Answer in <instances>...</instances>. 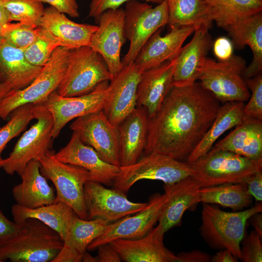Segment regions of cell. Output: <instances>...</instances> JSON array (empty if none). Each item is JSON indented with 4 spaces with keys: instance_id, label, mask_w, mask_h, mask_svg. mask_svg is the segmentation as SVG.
<instances>
[{
    "instance_id": "6da1fadb",
    "label": "cell",
    "mask_w": 262,
    "mask_h": 262,
    "mask_svg": "<svg viewBox=\"0 0 262 262\" xmlns=\"http://www.w3.org/2000/svg\"><path fill=\"white\" fill-rule=\"evenodd\" d=\"M220 107V101L199 82L173 85L158 110L148 119L143 155L153 153L187 160L209 129Z\"/></svg>"
},
{
    "instance_id": "7a4b0ae2",
    "label": "cell",
    "mask_w": 262,
    "mask_h": 262,
    "mask_svg": "<svg viewBox=\"0 0 262 262\" xmlns=\"http://www.w3.org/2000/svg\"><path fill=\"white\" fill-rule=\"evenodd\" d=\"M64 245L54 230L33 218L21 224L18 233L0 248V262H52Z\"/></svg>"
},
{
    "instance_id": "3957f363",
    "label": "cell",
    "mask_w": 262,
    "mask_h": 262,
    "mask_svg": "<svg viewBox=\"0 0 262 262\" xmlns=\"http://www.w3.org/2000/svg\"><path fill=\"white\" fill-rule=\"evenodd\" d=\"M262 212V202L246 210L233 212L203 203L200 234L212 249H227L241 260V243L246 222L252 215Z\"/></svg>"
},
{
    "instance_id": "277c9868",
    "label": "cell",
    "mask_w": 262,
    "mask_h": 262,
    "mask_svg": "<svg viewBox=\"0 0 262 262\" xmlns=\"http://www.w3.org/2000/svg\"><path fill=\"white\" fill-rule=\"evenodd\" d=\"M189 164L192 169L191 177L201 187L243 183L247 177L262 170V160H252L213 147L204 155Z\"/></svg>"
},
{
    "instance_id": "5b68a950",
    "label": "cell",
    "mask_w": 262,
    "mask_h": 262,
    "mask_svg": "<svg viewBox=\"0 0 262 262\" xmlns=\"http://www.w3.org/2000/svg\"><path fill=\"white\" fill-rule=\"evenodd\" d=\"M71 49L59 47L36 78L26 87L12 90L0 102V118L7 119L18 107L26 104H43L56 91L66 70Z\"/></svg>"
},
{
    "instance_id": "8992f818",
    "label": "cell",
    "mask_w": 262,
    "mask_h": 262,
    "mask_svg": "<svg viewBox=\"0 0 262 262\" xmlns=\"http://www.w3.org/2000/svg\"><path fill=\"white\" fill-rule=\"evenodd\" d=\"M245 60L232 55L229 59L216 62L206 57L201 66L198 79L201 86L220 101H247L250 92L243 76Z\"/></svg>"
},
{
    "instance_id": "52a82bcc",
    "label": "cell",
    "mask_w": 262,
    "mask_h": 262,
    "mask_svg": "<svg viewBox=\"0 0 262 262\" xmlns=\"http://www.w3.org/2000/svg\"><path fill=\"white\" fill-rule=\"evenodd\" d=\"M113 77L101 56L90 47L71 49L65 75L56 91L62 97L83 95Z\"/></svg>"
},
{
    "instance_id": "ba28073f",
    "label": "cell",
    "mask_w": 262,
    "mask_h": 262,
    "mask_svg": "<svg viewBox=\"0 0 262 262\" xmlns=\"http://www.w3.org/2000/svg\"><path fill=\"white\" fill-rule=\"evenodd\" d=\"M54 153L49 150L38 160L42 174L54 185L55 202L66 204L80 218L87 219L83 192L85 183L91 180L90 174L82 167L59 161Z\"/></svg>"
},
{
    "instance_id": "9c48e42d",
    "label": "cell",
    "mask_w": 262,
    "mask_h": 262,
    "mask_svg": "<svg viewBox=\"0 0 262 262\" xmlns=\"http://www.w3.org/2000/svg\"><path fill=\"white\" fill-rule=\"evenodd\" d=\"M36 122L19 138L9 156L3 159L2 167L7 174H21L27 164L50 150L53 120L43 104L33 105Z\"/></svg>"
},
{
    "instance_id": "30bf717a",
    "label": "cell",
    "mask_w": 262,
    "mask_h": 262,
    "mask_svg": "<svg viewBox=\"0 0 262 262\" xmlns=\"http://www.w3.org/2000/svg\"><path fill=\"white\" fill-rule=\"evenodd\" d=\"M192 175V168L187 162L152 153L142 156L131 165L120 166V172L113 184L114 188L126 192L141 180H156L172 184Z\"/></svg>"
},
{
    "instance_id": "8fae6325",
    "label": "cell",
    "mask_w": 262,
    "mask_h": 262,
    "mask_svg": "<svg viewBox=\"0 0 262 262\" xmlns=\"http://www.w3.org/2000/svg\"><path fill=\"white\" fill-rule=\"evenodd\" d=\"M140 1L131 0L125 6L124 34L130 41V46L122 61L124 65L133 62L147 40L158 30L168 24V7L165 0L155 7Z\"/></svg>"
},
{
    "instance_id": "7c38bea8",
    "label": "cell",
    "mask_w": 262,
    "mask_h": 262,
    "mask_svg": "<svg viewBox=\"0 0 262 262\" xmlns=\"http://www.w3.org/2000/svg\"><path fill=\"white\" fill-rule=\"evenodd\" d=\"M109 81L98 84L86 94L66 97L53 92L43 103L53 120L52 138H56L62 129L71 120L103 110L109 98Z\"/></svg>"
},
{
    "instance_id": "4fadbf2b",
    "label": "cell",
    "mask_w": 262,
    "mask_h": 262,
    "mask_svg": "<svg viewBox=\"0 0 262 262\" xmlns=\"http://www.w3.org/2000/svg\"><path fill=\"white\" fill-rule=\"evenodd\" d=\"M83 195L87 220L101 219L114 222L140 211L148 204L130 201L124 192L107 188L93 180L85 183Z\"/></svg>"
},
{
    "instance_id": "5bb4252c",
    "label": "cell",
    "mask_w": 262,
    "mask_h": 262,
    "mask_svg": "<svg viewBox=\"0 0 262 262\" xmlns=\"http://www.w3.org/2000/svg\"><path fill=\"white\" fill-rule=\"evenodd\" d=\"M70 128L107 163L120 167L118 131L103 110L76 118Z\"/></svg>"
},
{
    "instance_id": "9a60e30c",
    "label": "cell",
    "mask_w": 262,
    "mask_h": 262,
    "mask_svg": "<svg viewBox=\"0 0 262 262\" xmlns=\"http://www.w3.org/2000/svg\"><path fill=\"white\" fill-rule=\"evenodd\" d=\"M168 199L165 193L152 195L147 206L133 216H127L109 224L104 232L87 246L94 250L100 246L118 239H136L146 235L158 221Z\"/></svg>"
},
{
    "instance_id": "2e32d148",
    "label": "cell",
    "mask_w": 262,
    "mask_h": 262,
    "mask_svg": "<svg viewBox=\"0 0 262 262\" xmlns=\"http://www.w3.org/2000/svg\"><path fill=\"white\" fill-rule=\"evenodd\" d=\"M124 18L125 11L121 8L103 12L97 19L98 25L89 45L101 56L113 76L119 72L124 66L120 53L126 39Z\"/></svg>"
},
{
    "instance_id": "e0dca14e",
    "label": "cell",
    "mask_w": 262,
    "mask_h": 262,
    "mask_svg": "<svg viewBox=\"0 0 262 262\" xmlns=\"http://www.w3.org/2000/svg\"><path fill=\"white\" fill-rule=\"evenodd\" d=\"M142 72L133 62L124 65L110 81L109 98L103 111L113 125L117 126L136 107L137 90Z\"/></svg>"
},
{
    "instance_id": "ac0fdd59",
    "label": "cell",
    "mask_w": 262,
    "mask_h": 262,
    "mask_svg": "<svg viewBox=\"0 0 262 262\" xmlns=\"http://www.w3.org/2000/svg\"><path fill=\"white\" fill-rule=\"evenodd\" d=\"M54 156L59 161L82 167L87 170L90 180L110 185L120 172V167L103 160L91 147L84 144L78 134L73 131L66 146Z\"/></svg>"
},
{
    "instance_id": "d6986e66",
    "label": "cell",
    "mask_w": 262,
    "mask_h": 262,
    "mask_svg": "<svg viewBox=\"0 0 262 262\" xmlns=\"http://www.w3.org/2000/svg\"><path fill=\"white\" fill-rule=\"evenodd\" d=\"M165 233L159 225L136 239H118L109 244L126 262H179V258L164 244Z\"/></svg>"
},
{
    "instance_id": "ffe728a7",
    "label": "cell",
    "mask_w": 262,
    "mask_h": 262,
    "mask_svg": "<svg viewBox=\"0 0 262 262\" xmlns=\"http://www.w3.org/2000/svg\"><path fill=\"white\" fill-rule=\"evenodd\" d=\"M170 28L164 36L161 35V29L158 30L141 48L134 62L143 72L176 58L185 40L195 30L192 26Z\"/></svg>"
},
{
    "instance_id": "44dd1931",
    "label": "cell",
    "mask_w": 262,
    "mask_h": 262,
    "mask_svg": "<svg viewBox=\"0 0 262 262\" xmlns=\"http://www.w3.org/2000/svg\"><path fill=\"white\" fill-rule=\"evenodd\" d=\"M209 30L206 26L195 29L191 40L180 49L176 57L174 85H191L197 80L200 68L213 43Z\"/></svg>"
},
{
    "instance_id": "7402d4cb",
    "label": "cell",
    "mask_w": 262,
    "mask_h": 262,
    "mask_svg": "<svg viewBox=\"0 0 262 262\" xmlns=\"http://www.w3.org/2000/svg\"><path fill=\"white\" fill-rule=\"evenodd\" d=\"M176 57L142 73L137 90L136 107L144 108L148 118L158 110L173 86Z\"/></svg>"
},
{
    "instance_id": "603a6c76",
    "label": "cell",
    "mask_w": 262,
    "mask_h": 262,
    "mask_svg": "<svg viewBox=\"0 0 262 262\" xmlns=\"http://www.w3.org/2000/svg\"><path fill=\"white\" fill-rule=\"evenodd\" d=\"M148 115L136 107L117 126L120 166L131 165L142 156L146 146Z\"/></svg>"
},
{
    "instance_id": "cb8c5ba5",
    "label": "cell",
    "mask_w": 262,
    "mask_h": 262,
    "mask_svg": "<svg viewBox=\"0 0 262 262\" xmlns=\"http://www.w3.org/2000/svg\"><path fill=\"white\" fill-rule=\"evenodd\" d=\"M201 187L191 177L172 184H164L168 199L159 217L158 225L164 233L179 226L185 212L199 203Z\"/></svg>"
},
{
    "instance_id": "d4e9b609",
    "label": "cell",
    "mask_w": 262,
    "mask_h": 262,
    "mask_svg": "<svg viewBox=\"0 0 262 262\" xmlns=\"http://www.w3.org/2000/svg\"><path fill=\"white\" fill-rule=\"evenodd\" d=\"M21 182L12 189L16 204L29 209L36 208L55 201V189L42 174L37 160L31 161L20 175Z\"/></svg>"
},
{
    "instance_id": "484cf974",
    "label": "cell",
    "mask_w": 262,
    "mask_h": 262,
    "mask_svg": "<svg viewBox=\"0 0 262 262\" xmlns=\"http://www.w3.org/2000/svg\"><path fill=\"white\" fill-rule=\"evenodd\" d=\"M39 27L49 32L60 47L69 49L89 46L98 25L73 22L51 6L45 9Z\"/></svg>"
},
{
    "instance_id": "4316f807",
    "label": "cell",
    "mask_w": 262,
    "mask_h": 262,
    "mask_svg": "<svg viewBox=\"0 0 262 262\" xmlns=\"http://www.w3.org/2000/svg\"><path fill=\"white\" fill-rule=\"evenodd\" d=\"M234 48L243 49L248 46L253 59L244 70L246 80L262 73V12L248 17L230 26L226 30Z\"/></svg>"
},
{
    "instance_id": "83f0119b",
    "label": "cell",
    "mask_w": 262,
    "mask_h": 262,
    "mask_svg": "<svg viewBox=\"0 0 262 262\" xmlns=\"http://www.w3.org/2000/svg\"><path fill=\"white\" fill-rule=\"evenodd\" d=\"M213 147L262 160V120L243 116L242 122Z\"/></svg>"
},
{
    "instance_id": "f1b7e54d",
    "label": "cell",
    "mask_w": 262,
    "mask_h": 262,
    "mask_svg": "<svg viewBox=\"0 0 262 262\" xmlns=\"http://www.w3.org/2000/svg\"><path fill=\"white\" fill-rule=\"evenodd\" d=\"M41 68L29 63L23 49L4 40L0 47V82L8 84L12 90L21 89L36 78Z\"/></svg>"
},
{
    "instance_id": "f546056e",
    "label": "cell",
    "mask_w": 262,
    "mask_h": 262,
    "mask_svg": "<svg viewBox=\"0 0 262 262\" xmlns=\"http://www.w3.org/2000/svg\"><path fill=\"white\" fill-rule=\"evenodd\" d=\"M11 213L13 221L18 225L29 218L40 221L56 231L63 241L73 219L77 215L71 208L62 202L34 209L25 208L16 203L12 206Z\"/></svg>"
},
{
    "instance_id": "4dcf8cb0",
    "label": "cell",
    "mask_w": 262,
    "mask_h": 262,
    "mask_svg": "<svg viewBox=\"0 0 262 262\" xmlns=\"http://www.w3.org/2000/svg\"><path fill=\"white\" fill-rule=\"evenodd\" d=\"M244 106L242 101L227 102L220 106L213 123L189 155L186 162L192 163L204 155L223 133L240 123L243 118Z\"/></svg>"
},
{
    "instance_id": "1f68e13d",
    "label": "cell",
    "mask_w": 262,
    "mask_h": 262,
    "mask_svg": "<svg viewBox=\"0 0 262 262\" xmlns=\"http://www.w3.org/2000/svg\"><path fill=\"white\" fill-rule=\"evenodd\" d=\"M208 15L216 25L229 26L262 12V0H205Z\"/></svg>"
},
{
    "instance_id": "d6a6232c",
    "label": "cell",
    "mask_w": 262,
    "mask_h": 262,
    "mask_svg": "<svg viewBox=\"0 0 262 262\" xmlns=\"http://www.w3.org/2000/svg\"><path fill=\"white\" fill-rule=\"evenodd\" d=\"M252 198L244 183H225L201 187L198 202L219 204L236 212L249 207Z\"/></svg>"
},
{
    "instance_id": "836d02e7",
    "label": "cell",
    "mask_w": 262,
    "mask_h": 262,
    "mask_svg": "<svg viewBox=\"0 0 262 262\" xmlns=\"http://www.w3.org/2000/svg\"><path fill=\"white\" fill-rule=\"evenodd\" d=\"M168 7V24L170 28L201 26L210 29L213 21L207 10L205 0H165Z\"/></svg>"
},
{
    "instance_id": "e575fe53",
    "label": "cell",
    "mask_w": 262,
    "mask_h": 262,
    "mask_svg": "<svg viewBox=\"0 0 262 262\" xmlns=\"http://www.w3.org/2000/svg\"><path fill=\"white\" fill-rule=\"evenodd\" d=\"M110 222L101 219H83L76 216L64 240V244L83 254L88 245L100 236Z\"/></svg>"
},
{
    "instance_id": "d590c367",
    "label": "cell",
    "mask_w": 262,
    "mask_h": 262,
    "mask_svg": "<svg viewBox=\"0 0 262 262\" xmlns=\"http://www.w3.org/2000/svg\"><path fill=\"white\" fill-rule=\"evenodd\" d=\"M8 22L16 21L32 27H39L44 8L37 0H0Z\"/></svg>"
},
{
    "instance_id": "8d00e7d4",
    "label": "cell",
    "mask_w": 262,
    "mask_h": 262,
    "mask_svg": "<svg viewBox=\"0 0 262 262\" xmlns=\"http://www.w3.org/2000/svg\"><path fill=\"white\" fill-rule=\"evenodd\" d=\"M9 118L7 123L0 128V168L3 160L1 154L7 144L23 131L32 120L34 119L33 104H26L18 107L10 114Z\"/></svg>"
},
{
    "instance_id": "74e56055",
    "label": "cell",
    "mask_w": 262,
    "mask_h": 262,
    "mask_svg": "<svg viewBox=\"0 0 262 262\" xmlns=\"http://www.w3.org/2000/svg\"><path fill=\"white\" fill-rule=\"evenodd\" d=\"M59 47H60L59 41L47 30L39 27L35 40L23 51L29 63L34 66L42 67Z\"/></svg>"
},
{
    "instance_id": "f35d334b",
    "label": "cell",
    "mask_w": 262,
    "mask_h": 262,
    "mask_svg": "<svg viewBox=\"0 0 262 262\" xmlns=\"http://www.w3.org/2000/svg\"><path fill=\"white\" fill-rule=\"evenodd\" d=\"M38 30L39 27L35 28L21 22H9L2 24L1 34L5 41L24 50L35 40Z\"/></svg>"
},
{
    "instance_id": "ab89813d",
    "label": "cell",
    "mask_w": 262,
    "mask_h": 262,
    "mask_svg": "<svg viewBox=\"0 0 262 262\" xmlns=\"http://www.w3.org/2000/svg\"><path fill=\"white\" fill-rule=\"evenodd\" d=\"M246 83L251 95L243 109V116L252 117L262 120V75L246 80Z\"/></svg>"
},
{
    "instance_id": "60d3db41",
    "label": "cell",
    "mask_w": 262,
    "mask_h": 262,
    "mask_svg": "<svg viewBox=\"0 0 262 262\" xmlns=\"http://www.w3.org/2000/svg\"><path fill=\"white\" fill-rule=\"evenodd\" d=\"M262 237L254 230L243 237L240 246L241 260L244 262H262Z\"/></svg>"
},
{
    "instance_id": "b9f144b4",
    "label": "cell",
    "mask_w": 262,
    "mask_h": 262,
    "mask_svg": "<svg viewBox=\"0 0 262 262\" xmlns=\"http://www.w3.org/2000/svg\"><path fill=\"white\" fill-rule=\"evenodd\" d=\"M133 0H92L89 6V16L95 18L96 20L105 11L109 9H115L120 8L124 3ZM144 0L156 4H160L164 0Z\"/></svg>"
},
{
    "instance_id": "7bdbcfd3",
    "label": "cell",
    "mask_w": 262,
    "mask_h": 262,
    "mask_svg": "<svg viewBox=\"0 0 262 262\" xmlns=\"http://www.w3.org/2000/svg\"><path fill=\"white\" fill-rule=\"evenodd\" d=\"M21 228V225L8 219L0 208V248L12 239Z\"/></svg>"
},
{
    "instance_id": "ee69618b",
    "label": "cell",
    "mask_w": 262,
    "mask_h": 262,
    "mask_svg": "<svg viewBox=\"0 0 262 262\" xmlns=\"http://www.w3.org/2000/svg\"><path fill=\"white\" fill-rule=\"evenodd\" d=\"M249 194L255 200H262V170H258L247 177L244 182Z\"/></svg>"
},
{
    "instance_id": "f6af8a7d",
    "label": "cell",
    "mask_w": 262,
    "mask_h": 262,
    "mask_svg": "<svg viewBox=\"0 0 262 262\" xmlns=\"http://www.w3.org/2000/svg\"><path fill=\"white\" fill-rule=\"evenodd\" d=\"M42 3H47L58 11L66 14L72 17L79 16V7L76 0H37Z\"/></svg>"
},
{
    "instance_id": "bcb514c9",
    "label": "cell",
    "mask_w": 262,
    "mask_h": 262,
    "mask_svg": "<svg viewBox=\"0 0 262 262\" xmlns=\"http://www.w3.org/2000/svg\"><path fill=\"white\" fill-rule=\"evenodd\" d=\"M213 46L214 54L219 61L227 60L233 55L232 43L227 37L218 38L213 42Z\"/></svg>"
},
{
    "instance_id": "7dc6e473",
    "label": "cell",
    "mask_w": 262,
    "mask_h": 262,
    "mask_svg": "<svg viewBox=\"0 0 262 262\" xmlns=\"http://www.w3.org/2000/svg\"><path fill=\"white\" fill-rule=\"evenodd\" d=\"M83 254L64 244L52 262H82Z\"/></svg>"
},
{
    "instance_id": "c3c4849f",
    "label": "cell",
    "mask_w": 262,
    "mask_h": 262,
    "mask_svg": "<svg viewBox=\"0 0 262 262\" xmlns=\"http://www.w3.org/2000/svg\"><path fill=\"white\" fill-rule=\"evenodd\" d=\"M97 249L98 262H121L119 254L109 243L100 246Z\"/></svg>"
},
{
    "instance_id": "681fc988",
    "label": "cell",
    "mask_w": 262,
    "mask_h": 262,
    "mask_svg": "<svg viewBox=\"0 0 262 262\" xmlns=\"http://www.w3.org/2000/svg\"><path fill=\"white\" fill-rule=\"evenodd\" d=\"M179 262H211V257L208 253L199 250L179 253Z\"/></svg>"
},
{
    "instance_id": "f907efd6",
    "label": "cell",
    "mask_w": 262,
    "mask_h": 262,
    "mask_svg": "<svg viewBox=\"0 0 262 262\" xmlns=\"http://www.w3.org/2000/svg\"><path fill=\"white\" fill-rule=\"evenodd\" d=\"M238 259L227 249L219 250L215 255L211 257L213 262H237Z\"/></svg>"
},
{
    "instance_id": "816d5d0a",
    "label": "cell",
    "mask_w": 262,
    "mask_h": 262,
    "mask_svg": "<svg viewBox=\"0 0 262 262\" xmlns=\"http://www.w3.org/2000/svg\"><path fill=\"white\" fill-rule=\"evenodd\" d=\"M254 231L262 237V212L256 213L249 218Z\"/></svg>"
},
{
    "instance_id": "f5cc1de1",
    "label": "cell",
    "mask_w": 262,
    "mask_h": 262,
    "mask_svg": "<svg viewBox=\"0 0 262 262\" xmlns=\"http://www.w3.org/2000/svg\"><path fill=\"white\" fill-rule=\"evenodd\" d=\"M12 90V89L8 84L0 82V102Z\"/></svg>"
},
{
    "instance_id": "db71d44e",
    "label": "cell",
    "mask_w": 262,
    "mask_h": 262,
    "mask_svg": "<svg viewBox=\"0 0 262 262\" xmlns=\"http://www.w3.org/2000/svg\"><path fill=\"white\" fill-rule=\"evenodd\" d=\"M82 262H98L97 256H93L86 251L82 256Z\"/></svg>"
},
{
    "instance_id": "11a10c76",
    "label": "cell",
    "mask_w": 262,
    "mask_h": 262,
    "mask_svg": "<svg viewBox=\"0 0 262 262\" xmlns=\"http://www.w3.org/2000/svg\"><path fill=\"white\" fill-rule=\"evenodd\" d=\"M9 22L6 15L3 10L0 6V23L4 24Z\"/></svg>"
},
{
    "instance_id": "9f6ffc18",
    "label": "cell",
    "mask_w": 262,
    "mask_h": 262,
    "mask_svg": "<svg viewBox=\"0 0 262 262\" xmlns=\"http://www.w3.org/2000/svg\"><path fill=\"white\" fill-rule=\"evenodd\" d=\"M2 24H3L0 23V47L1 46V45L2 44L4 41V40L3 39V37L1 34V28H2Z\"/></svg>"
}]
</instances>
